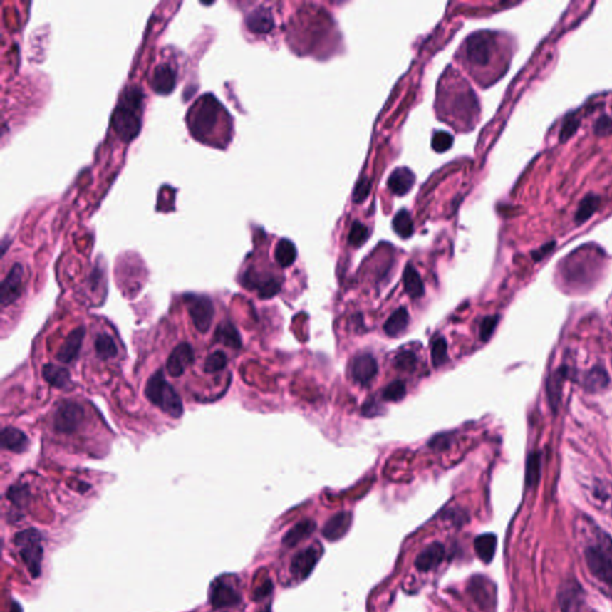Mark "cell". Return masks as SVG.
Returning <instances> with one entry per match:
<instances>
[{
	"label": "cell",
	"mask_w": 612,
	"mask_h": 612,
	"mask_svg": "<svg viewBox=\"0 0 612 612\" xmlns=\"http://www.w3.org/2000/svg\"><path fill=\"white\" fill-rule=\"evenodd\" d=\"M497 46L495 35L490 31L472 33L464 42V63L472 70L486 68L492 63Z\"/></svg>",
	"instance_id": "obj_6"
},
{
	"label": "cell",
	"mask_w": 612,
	"mask_h": 612,
	"mask_svg": "<svg viewBox=\"0 0 612 612\" xmlns=\"http://www.w3.org/2000/svg\"><path fill=\"white\" fill-rule=\"evenodd\" d=\"M469 590L474 601L484 610L493 608L495 605V587L482 575H476L472 578Z\"/></svg>",
	"instance_id": "obj_16"
},
{
	"label": "cell",
	"mask_w": 612,
	"mask_h": 612,
	"mask_svg": "<svg viewBox=\"0 0 612 612\" xmlns=\"http://www.w3.org/2000/svg\"><path fill=\"white\" fill-rule=\"evenodd\" d=\"M564 378H566V371L559 370L553 375H550L549 379H548L546 393H548V398H549L550 405L553 409L557 408V405L560 402Z\"/></svg>",
	"instance_id": "obj_34"
},
{
	"label": "cell",
	"mask_w": 612,
	"mask_h": 612,
	"mask_svg": "<svg viewBox=\"0 0 612 612\" xmlns=\"http://www.w3.org/2000/svg\"><path fill=\"white\" fill-rule=\"evenodd\" d=\"M555 245H556V243H555V242H550V243H548V244L543 245L542 248L538 249V250H536L534 253H532V257H534V260L541 261L542 260V259H544V257H546V255H548V254H549L550 251L553 250L554 247H555Z\"/></svg>",
	"instance_id": "obj_49"
},
{
	"label": "cell",
	"mask_w": 612,
	"mask_h": 612,
	"mask_svg": "<svg viewBox=\"0 0 612 612\" xmlns=\"http://www.w3.org/2000/svg\"><path fill=\"white\" fill-rule=\"evenodd\" d=\"M242 285L248 290H256L261 299H271L279 294L281 284L278 279L267 274H261L253 269H248L243 274Z\"/></svg>",
	"instance_id": "obj_10"
},
{
	"label": "cell",
	"mask_w": 612,
	"mask_h": 612,
	"mask_svg": "<svg viewBox=\"0 0 612 612\" xmlns=\"http://www.w3.org/2000/svg\"><path fill=\"white\" fill-rule=\"evenodd\" d=\"M499 316H488V317H484L483 318L482 322L479 324V338H481V341L487 342L492 338V335L494 334V331H495V328H497V323H499Z\"/></svg>",
	"instance_id": "obj_44"
},
{
	"label": "cell",
	"mask_w": 612,
	"mask_h": 612,
	"mask_svg": "<svg viewBox=\"0 0 612 612\" xmlns=\"http://www.w3.org/2000/svg\"><path fill=\"white\" fill-rule=\"evenodd\" d=\"M352 520V513H336L335 516L331 517V519L328 520L327 523L324 524L322 530L323 537L331 541V542L341 539L351 529Z\"/></svg>",
	"instance_id": "obj_17"
},
{
	"label": "cell",
	"mask_w": 612,
	"mask_h": 612,
	"mask_svg": "<svg viewBox=\"0 0 612 612\" xmlns=\"http://www.w3.org/2000/svg\"><path fill=\"white\" fill-rule=\"evenodd\" d=\"M380 408L382 407L378 405V402H375V400H370V401L365 402L363 408H361V414L366 417H375L382 413L379 410Z\"/></svg>",
	"instance_id": "obj_48"
},
{
	"label": "cell",
	"mask_w": 612,
	"mask_h": 612,
	"mask_svg": "<svg viewBox=\"0 0 612 612\" xmlns=\"http://www.w3.org/2000/svg\"><path fill=\"white\" fill-rule=\"evenodd\" d=\"M214 340L215 342H220L231 348L239 349L242 347L241 335L234 324L229 321H224L217 327Z\"/></svg>",
	"instance_id": "obj_29"
},
{
	"label": "cell",
	"mask_w": 612,
	"mask_h": 612,
	"mask_svg": "<svg viewBox=\"0 0 612 612\" xmlns=\"http://www.w3.org/2000/svg\"><path fill=\"white\" fill-rule=\"evenodd\" d=\"M569 612H596V611H593V610H591V608H588V606H587L586 603H585V601H581V603H580L579 605H576V606H575V608H573V610H571V611H569Z\"/></svg>",
	"instance_id": "obj_52"
},
{
	"label": "cell",
	"mask_w": 612,
	"mask_h": 612,
	"mask_svg": "<svg viewBox=\"0 0 612 612\" xmlns=\"http://www.w3.org/2000/svg\"><path fill=\"white\" fill-rule=\"evenodd\" d=\"M321 559V549L318 546H308L294 555L291 562V573L298 580H305Z\"/></svg>",
	"instance_id": "obj_12"
},
{
	"label": "cell",
	"mask_w": 612,
	"mask_h": 612,
	"mask_svg": "<svg viewBox=\"0 0 612 612\" xmlns=\"http://www.w3.org/2000/svg\"><path fill=\"white\" fill-rule=\"evenodd\" d=\"M416 364H417V358H416L415 353L410 352V351L398 353V356H395V359H393L395 368L400 370V371H414Z\"/></svg>",
	"instance_id": "obj_40"
},
{
	"label": "cell",
	"mask_w": 612,
	"mask_h": 612,
	"mask_svg": "<svg viewBox=\"0 0 612 612\" xmlns=\"http://www.w3.org/2000/svg\"><path fill=\"white\" fill-rule=\"evenodd\" d=\"M608 384H610V377H608L606 370L601 366H596V368H592L584 373V389L588 393H601Z\"/></svg>",
	"instance_id": "obj_25"
},
{
	"label": "cell",
	"mask_w": 612,
	"mask_h": 612,
	"mask_svg": "<svg viewBox=\"0 0 612 612\" xmlns=\"http://www.w3.org/2000/svg\"><path fill=\"white\" fill-rule=\"evenodd\" d=\"M194 327L206 334L211 329L214 317V305L211 298L204 294H187L183 296Z\"/></svg>",
	"instance_id": "obj_8"
},
{
	"label": "cell",
	"mask_w": 612,
	"mask_h": 612,
	"mask_svg": "<svg viewBox=\"0 0 612 612\" xmlns=\"http://www.w3.org/2000/svg\"><path fill=\"white\" fill-rule=\"evenodd\" d=\"M405 393H407V388H405V383L401 382V380H395V382L390 383L389 385L383 390L382 398L384 401L398 402L403 400Z\"/></svg>",
	"instance_id": "obj_39"
},
{
	"label": "cell",
	"mask_w": 612,
	"mask_h": 612,
	"mask_svg": "<svg viewBox=\"0 0 612 612\" xmlns=\"http://www.w3.org/2000/svg\"><path fill=\"white\" fill-rule=\"evenodd\" d=\"M593 132L598 137H608L612 134V118L608 115H601L594 123Z\"/></svg>",
	"instance_id": "obj_45"
},
{
	"label": "cell",
	"mask_w": 612,
	"mask_h": 612,
	"mask_svg": "<svg viewBox=\"0 0 612 612\" xmlns=\"http://www.w3.org/2000/svg\"><path fill=\"white\" fill-rule=\"evenodd\" d=\"M145 396L153 405L170 417L180 419L183 415L182 400L174 386L167 382L162 370L153 373L146 383Z\"/></svg>",
	"instance_id": "obj_5"
},
{
	"label": "cell",
	"mask_w": 612,
	"mask_h": 612,
	"mask_svg": "<svg viewBox=\"0 0 612 612\" xmlns=\"http://www.w3.org/2000/svg\"><path fill=\"white\" fill-rule=\"evenodd\" d=\"M393 227L395 232L402 238H409L414 232V224L412 217L405 209L398 212L393 220Z\"/></svg>",
	"instance_id": "obj_36"
},
{
	"label": "cell",
	"mask_w": 612,
	"mask_h": 612,
	"mask_svg": "<svg viewBox=\"0 0 612 612\" xmlns=\"http://www.w3.org/2000/svg\"><path fill=\"white\" fill-rule=\"evenodd\" d=\"M241 601L239 594L234 587L224 583L223 579L215 581L212 586L211 603L214 608H227L234 606Z\"/></svg>",
	"instance_id": "obj_20"
},
{
	"label": "cell",
	"mask_w": 612,
	"mask_h": 612,
	"mask_svg": "<svg viewBox=\"0 0 612 612\" xmlns=\"http://www.w3.org/2000/svg\"><path fill=\"white\" fill-rule=\"evenodd\" d=\"M430 356H432V363L435 368H440L445 364L449 356H447V343L446 340L442 336L435 338L432 343V349H430Z\"/></svg>",
	"instance_id": "obj_37"
},
{
	"label": "cell",
	"mask_w": 612,
	"mask_h": 612,
	"mask_svg": "<svg viewBox=\"0 0 612 612\" xmlns=\"http://www.w3.org/2000/svg\"><path fill=\"white\" fill-rule=\"evenodd\" d=\"M601 204V197L599 195L593 193L587 194L586 197L580 201L579 206L576 208L574 215L575 223L580 225L587 222L599 209Z\"/></svg>",
	"instance_id": "obj_30"
},
{
	"label": "cell",
	"mask_w": 612,
	"mask_h": 612,
	"mask_svg": "<svg viewBox=\"0 0 612 612\" xmlns=\"http://www.w3.org/2000/svg\"><path fill=\"white\" fill-rule=\"evenodd\" d=\"M349 373L353 380L360 385H368L378 373V364L375 356L361 353L353 358L349 365Z\"/></svg>",
	"instance_id": "obj_11"
},
{
	"label": "cell",
	"mask_w": 612,
	"mask_h": 612,
	"mask_svg": "<svg viewBox=\"0 0 612 612\" xmlns=\"http://www.w3.org/2000/svg\"><path fill=\"white\" fill-rule=\"evenodd\" d=\"M142 102V91L135 86L128 88L120 98L119 104L113 114V127L125 142L133 140L140 132Z\"/></svg>",
	"instance_id": "obj_2"
},
{
	"label": "cell",
	"mask_w": 612,
	"mask_h": 612,
	"mask_svg": "<svg viewBox=\"0 0 612 612\" xmlns=\"http://www.w3.org/2000/svg\"><path fill=\"white\" fill-rule=\"evenodd\" d=\"M409 326V312L405 308H400L390 316L384 323V331L390 338H398L403 334Z\"/></svg>",
	"instance_id": "obj_28"
},
{
	"label": "cell",
	"mask_w": 612,
	"mask_h": 612,
	"mask_svg": "<svg viewBox=\"0 0 612 612\" xmlns=\"http://www.w3.org/2000/svg\"><path fill=\"white\" fill-rule=\"evenodd\" d=\"M274 259L276 264L281 266L282 268L290 267L297 259L296 245L289 239L279 241L278 244L275 247Z\"/></svg>",
	"instance_id": "obj_32"
},
{
	"label": "cell",
	"mask_w": 612,
	"mask_h": 612,
	"mask_svg": "<svg viewBox=\"0 0 612 612\" xmlns=\"http://www.w3.org/2000/svg\"><path fill=\"white\" fill-rule=\"evenodd\" d=\"M452 435L442 433V435H435L433 438L430 439L428 446H430V449L444 451V450L449 449V446L452 444Z\"/></svg>",
	"instance_id": "obj_46"
},
{
	"label": "cell",
	"mask_w": 612,
	"mask_h": 612,
	"mask_svg": "<svg viewBox=\"0 0 612 612\" xmlns=\"http://www.w3.org/2000/svg\"><path fill=\"white\" fill-rule=\"evenodd\" d=\"M177 81L176 71L169 63H162L153 71L152 88L160 95H167L175 89Z\"/></svg>",
	"instance_id": "obj_19"
},
{
	"label": "cell",
	"mask_w": 612,
	"mask_h": 612,
	"mask_svg": "<svg viewBox=\"0 0 612 612\" xmlns=\"http://www.w3.org/2000/svg\"><path fill=\"white\" fill-rule=\"evenodd\" d=\"M1 445L4 449L15 453H22L29 446L26 433L15 427H6L1 432Z\"/></svg>",
	"instance_id": "obj_23"
},
{
	"label": "cell",
	"mask_w": 612,
	"mask_h": 612,
	"mask_svg": "<svg viewBox=\"0 0 612 612\" xmlns=\"http://www.w3.org/2000/svg\"><path fill=\"white\" fill-rule=\"evenodd\" d=\"M271 581H267V583H264L262 586L256 591V599H261V598L266 597L268 594L271 593Z\"/></svg>",
	"instance_id": "obj_51"
},
{
	"label": "cell",
	"mask_w": 612,
	"mask_h": 612,
	"mask_svg": "<svg viewBox=\"0 0 612 612\" xmlns=\"http://www.w3.org/2000/svg\"><path fill=\"white\" fill-rule=\"evenodd\" d=\"M403 284H405V292L408 294L409 297L417 299L425 294V286L421 276L412 264L405 266L403 271Z\"/></svg>",
	"instance_id": "obj_31"
},
{
	"label": "cell",
	"mask_w": 612,
	"mask_h": 612,
	"mask_svg": "<svg viewBox=\"0 0 612 612\" xmlns=\"http://www.w3.org/2000/svg\"><path fill=\"white\" fill-rule=\"evenodd\" d=\"M497 537L494 534H479L474 541L475 553L479 560L489 564L493 561L497 553Z\"/></svg>",
	"instance_id": "obj_27"
},
{
	"label": "cell",
	"mask_w": 612,
	"mask_h": 612,
	"mask_svg": "<svg viewBox=\"0 0 612 612\" xmlns=\"http://www.w3.org/2000/svg\"><path fill=\"white\" fill-rule=\"evenodd\" d=\"M227 354L223 351H217L207 356V359L204 361V371L206 373H217V372L223 371L224 368H227Z\"/></svg>",
	"instance_id": "obj_38"
},
{
	"label": "cell",
	"mask_w": 612,
	"mask_h": 612,
	"mask_svg": "<svg viewBox=\"0 0 612 612\" xmlns=\"http://www.w3.org/2000/svg\"><path fill=\"white\" fill-rule=\"evenodd\" d=\"M248 29L254 33H268L274 28V19L269 9L257 8L245 19Z\"/></svg>",
	"instance_id": "obj_22"
},
{
	"label": "cell",
	"mask_w": 612,
	"mask_h": 612,
	"mask_svg": "<svg viewBox=\"0 0 612 612\" xmlns=\"http://www.w3.org/2000/svg\"><path fill=\"white\" fill-rule=\"evenodd\" d=\"M16 546L19 548V555L26 564L33 578L41 574V564L43 559L41 534L38 531L30 529L19 532L16 536Z\"/></svg>",
	"instance_id": "obj_7"
},
{
	"label": "cell",
	"mask_w": 612,
	"mask_h": 612,
	"mask_svg": "<svg viewBox=\"0 0 612 612\" xmlns=\"http://www.w3.org/2000/svg\"><path fill=\"white\" fill-rule=\"evenodd\" d=\"M23 292V267L19 264H14L8 276L4 279L0 289V301L3 306L15 303Z\"/></svg>",
	"instance_id": "obj_13"
},
{
	"label": "cell",
	"mask_w": 612,
	"mask_h": 612,
	"mask_svg": "<svg viewBox=\"0 0 612 612\" xmlns=\"http://www.w3.org/2000/svg\"><path fill=\"white\" fill-rule=\"evenodd\" d=\"M580 123L581 121H580L579 116L575 115V114H571L564 119V125L560 130L561 142H566L576 133V130L580 127Z\"/></svg>",
	"instance_id": "obj_41"
},
{
	"label": "cell",
	"mask_w": 612,
	"mask_h": 612,
	"mask_svg": "<svg viewBox=\"0 0 612 612\" xmlns=\"http://www.w3.org/2000/svg\"><path fill=\"white\" fill-rule=\"evenodd\" d=\"M85 338V329L84 327L76 328L67 335L66 340L63 341L59 351L56 353V359L63 364H71L78 358L81 349H82L83 341Z\"/></svg>",
	"instance_id": "obj_15"
},
{
	"label": "cell",
	"mask_w": 612,
	"mask_h": 612,
	"mask_svg": "<svg viewBox=\"0 0 612 612\" xmlns=\"http://www.w3.org/2000/svg\"><path fill=\"white\" fill-rule=\"evenodd\" d=\"M227 112L213 95H204L194 104L190 112V130L197 140L206 141L218 127Z\"/></svg>",
	"instance_id": "obj_4"
},
{
	"label": "cell",
	"mask_w": 612,
	"mask_h": 612,
	"mask_svg": "<svg viewBox=\"0 0 612 612\" xmlns=\"http://www.w3.org/2000/svg\"><path fill=\"white\" fill-rule=\"evenodd\" d=\"M438 109L445 114L446 120L465 126L474 123V118L479 114V102L465 83L455 78V84L446 81L445 85L439 86Z\"/></svg>",
	"instance_id": "obj_1"
},
{
	"label": "cell",
	"mask_w": 612,
	"mask_h": 612,
	"mask_svg": "<svg viewBox=\"0 0 612 612\" xmlns=\"http://www.w3.org/2000/svg\"><path fill=\"white\" fill-rule=\"evenodd\" d=\"M445 559V548L442 543H432L416 557L415 567L420 571H430L438 567Z\"/></svg>",
	"instance_id": "obj_18"
},
{
	"label": "cell",
	"mask_w": 612,
	"mask_h": 612,
	"mask_svg": "<svg viewBox=\"0 0 612 612\" xmlns=\"http://www.w3.org/2000/svg\"><path fill=\"white\" fill-rule=\"evenodd\" d=\"M541 453L531 452L527 457V467H525V483L527 488H534L537 486L541 479Z\"/></svg>",
	"instance_id": "obj_33"
},
{
	"label": "cell",
	"mask_w": 612,
	"mask_h": 612,
	"mask_svg": "<svg viewBox=\"0 0 612 612\" xmlns=\"http://www.w3.org/2000/svg\"><path fill=\"white\" fill-rule=\"evenodd\" d=\"M84 409L77 402H61L53 416V427L60 435H72L79 430L84 421Z\"/></svg>",
	"instance_id": "obj_9"
},
{
	"label": "cell",
	"mask_w": 612,
	"mask_h": 612,
	"mask_svg": "<svg viewBox=\"0 0 612 612\" xmlns=\"http://www.w3.org/2000/svg\"><path fill=\"white\" fill-rule=\"evenodd\" d=\"M194 363V351L192 346L182 342L176 346L167 358V371L171 377L178 378Z\"/></svg>",
	"instance_id": "obj_14"
},
{
	"label": "cell",
	"mask_w": 612,
	"mask_h": 612,
	"mask_svg": "<svg viewBox=\"0 0 612 612\" xmlns=\"http://www.w3.org/2000/svg\"><path fill=\"white\" fill-rule=\"evenodd\" d=\"M415 183V175L408 167H398L390 175L388 187L395 195L403 197Z\"/></svg>",
	"instance_id": "obj_21"
},
{
	"label": "cell",
	"mask_w": 612,
	"mask_h": 612,
	"mask_svg": "<svg viewBox=\"0 0 612 612\" xmlns=\"http://www.w3.org/2000/svg\"><path fill=\"white\" fill-rule=\"evenodd\" d=\"M95 351L100 359H113L118 356V347H116L114 338L109 334H100L95 340Z\"/></svg>",
	"instance_id": "obj_35"
},
{
	"label": "cell",
	"mask_w": 612,
	"mask_h": 612,
	"mask_svg": "<svg viewBox=\"0 0 612 612\" xmlns=\"http://www.w3.org/2000/svg\"><path fill=\"white\" fill-rule=\"evenodd\" d=\"M452 135L446 133L444 130L435 132V135L432 138V149L435 150V152H445L452 147Z\"/></svg>",
	"instance_id": "obj_43"
},
{
	"label": "cell",
	"mask_w": 612,
	"mask_h": 612,
	"mask_svg": "<svg viewBox=\"0 0 612 612\" xmlns=\"http://www.w3.org/2000/svg\"><path fill=\"white\" fill-rule=\"evenodd\" d=\"M316 530V523L312 519H303L299 523L296 524L294 527H291L290 530L287 531L285 537L282 539L284 546H296L298 543L304 541L308 536H311Z\"/></svg>",
	"instance_id": "obj_24"
},
{
	"label": "cell",
	"mask_w": 612,
	"mask_h": 612,
	"mask_svg": "<svg viewBox=\"0 0 612 612\" xmlns=\"http://www.w3.org/2000/svg\"><path fill=\"white\" fill-rule=\"evenodd\" d=\"M368 229L364 224L356 222L353 223L351 231H349L348 242L353 247H361L365 242L368 241Z\"/></svg>",
	"instance_id": "obj_42"
},
{
	"label": "cell",
	"mask_w": 612,
	"mask_h": 612,
	"mask_svg": "<svg viewBox=\"0 0 612 612\" xmlns=\"http://www.w3.org/2000/svg\"><path fill=\"white\" fill-rule=\"evenodd\" d=\"M593 536L585 548L587 568L612 597V537L598 527H593Z\"/></svg>",
	"instance_id": "obj_3"
},
{
	"label": "cell",
	"mask_w": 612,
	"mask_h": 612,
	"mask_svg": "<svg viewBox=\"0 0 612 612\" xmlns=\"http://www.w3.org/2000/svg\"><path fill=\"white\" fill-rule=\"evenodd\" d=\"M11 612H22L21 605L17 604V603H14V604H12Z\"/></svg>",
	"instance_id": "obj_53"
},
{
	"label": "cell",
	"mask_w": 612,
	"mask_h": 612,
	"mask_svg": "<svg viewBox=\"0 0 612 612\" xmlns=\"http://www.w3.org/2000/svg\"><path fill=\"white\" fill-rule=\"evenodd\" d=\"M28 489L26 486H14L9 489V500H11L15 505L22 506L24 501L28 499Z\"/></svg>",
	"instance_id": "obj_47"
},
{
	"label": "cell",
	"mask_w": 612,
	"mask_h": 612,
	"mask_svg": "<svg viewBox=\"0 0 612 612\" xmlns=\"http://www.w3.org/2000/svg\"><path fill=\"white\" fill-rule=\"evenodd\" d=\"M368 186L366 182H360L356 187V193H354V199H356V202H359V201L364 200L366 195H368Z\"/></svg>",
	"instance_id": "obj_50"
},
{
	"label": "cell",
	"mask_w": 612,
	"mask_h": 612,
	"mask_svg": "<svg viewBox=\"0 0 612 612\" xmlns=\"http://www.w3.org/2000/svg\"><path fill=\"white\" fill-rule=\"evenodd\" d=\"M42 377L49 385L56 389H66L71 384V373L67 368L58 365L46 364L42 368Z\"/></svg>",
	"instance_id": "obj_26"
}]
</instances>
